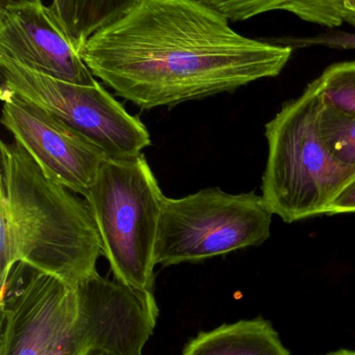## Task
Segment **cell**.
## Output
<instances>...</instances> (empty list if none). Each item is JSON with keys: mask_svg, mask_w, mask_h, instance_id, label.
<instances>
[{"mask_svg": "<svg viewBox=\"0 0 355 355\" xmlns=\"http://www.w3.org/2000/svg\"><path fill=\"white\" fill-rule=\"evenodd\" d=\"M1 124L50 179L85 196L108 156L58 116L1 87Z\"/></svg>", "mask_w": 355, "mask_h": 355, "instance_id": "cell-9", "label": "cell"}, {"mask_svg": "<svg viewBox=\"0 0 355 355\" xmlns=\"http://www.w3.org/2000/svg\"><path fill=\"white\" fill-rule=\"evenodd\" d=\"M165 198L143 153L106 158L85 196L115 279L141 291L154 292Z\"/></svg>", "mask_w": 355, "mask_h": 355, "instance_id": "cell-4", "label": "cell"}, {"mask_svg": "<svg viewBox=\"0 0 355 355\" xmlns=\"http://www.w3.org/2000/svg\"><path fill=\"white\" fill-rule=\"evenodd\" d=\"M92 355H104V354H92Z\"/></svg>", "mask_w": 355, "mask_h": 355, "instance_id": "cell-21", "label": "cell"}, {"mask_svg": "<svg viewBox=\"0 0 355 355\" xmlns=\"http://www.w3.org/2000/svg\"><path fill=\"white\" fill-rule=\"evenodd\" d=\"M273 213L256 192L233 194L204 188L165 198L156 238V265L198 263L250 246L271 236Z\"/></svg>", "mask_w": 355, "mask_h": 355, "instance_id": "cell-5", "label": "cell"}, {"mask_svg": "<svg viewBox=\"0 0 355 355\" xmlns=\"http://www.w3.org/2000/svg\"><path fill=\"white\" fill-rule=\"evenodd\" d=\"M227 20L245 21L265 12L285 10L302 20L336 28L347 20L343 0H198Z\"/></svg>", "mask_w": 355, "mask_h": 355, "instance_id": "cell-12", "label": "cell"}, {"mask_svg": "<svg viewBox=\"0 0 355 355\" xmlns=\"http://www.w3.org/2000/svg\"><path fill=\"white\" fill-rule=\"evenodd\" d=\"M142 0H53L51 8L79 50L98 31L110 26Z\"/></svg>", "mask_w": 355, "mask_h": 355, "instance_id": "cell-13", "label": "cell"}, {"mask_svg": "<svg viewBox=\"0 0 355 355\" xmlns=\"http://www.w3.org/2000/svg\"><path fill=\"white\" fill-rule=\"evenodd\" d=\"M343 6L348 15L346 22L352 25L355 22V0H343Z\"/></svg>", "mask_w": 355, "mask_h": 355, "instance_id": "cell-18", "label": "cell"}, {"mask_svg": "<svg viewBox=\"0 0 355 355\" xmlns=\"http://www.w3.org/2000/svg\"><path fill=\"white\" fill-rule=\"evenodd\" d=\"M319 132L325 147L336 159L355 168L354 116L322 101L319 114Z\"/></svg>", "mask_w": 355, "mask_h": 355, "instance_id": "cell-14", "label": "cell"}, {"mask_svg": "<svg viewBox=\"0 0 355 355\" xmlns=\"http://www.w3.org/2000/svg\"><path fill=\"white\" fill-rule=\"evenodd\" d=\"M348 213H355V178L338 196L329 211V215Z\"/></svg>", "mask_w": 355, "mask_h": 355, "instance_id": "cell-17", "label": "cell"}, {"mask_svg": "<svg viewBox=\"0 0 355 355\" xmlns=\"http://www.w3.org/2000/svg\"><path fill=\"white\" fill-rule=\"evenodd\" d=\"M79 313L49 355H142L158 310L154 292L141 291L98 272L74 287Z\"/></svg>", "mask_w": 355, "mask_h": 355, "instance_id": "cell-7", "label": "cell"}, {"mask_svg": "<svg viewBox=\"0 0 355 355\" xmlns=\"http://www.w3.org/2000/svg\"><path fill=\"white\" fill-rule=\"evenodd\" d=\"M181 355H291L272 323L262 317L201 331Z\"/></svg>", "mask_w": 355, "mask_h": 355, "instance_id": "cell-11", "label": "cell"}, {"mask_svg": "<svg viewBox=\"0 0 355 355\" xmlns=\"http://www.w3.org/2000/svg\"><path fill=\"white\" fill-rule=\"evenodd\" d=\"M271 43L294 49L304 48L327 47L329 49L355 50V31H333L318 33L308 37H277L265 39Z\"/></svg>", "mask_w": 355, "mask_h": 355, "instance_id": "cell-16", "label": "cell"}, {"mask_svg": "<svg viewBox=\"0 0 355 355\" xmlns=\"http://www.w3.org/2000/svg\"><path fill=\"white\" fill-rule=\"evenodd\" d=\"M0 74L1 87L45 108L108 157L139 155L151 145L139 116L129 114L98 81L92 85L66 83L1 56Z\"/></svg>", "mask_w": 355, "mask_h": 355, "instance_id": "cell-6", "label": "cell"}, {"mask_svg": "<svg viewBox=\"0 0 355 355\" xmlns=\"http://www.w3.org/2000/svg\"><path fill=\"white\" fill-rule=\"evenodd\" d=\"M315 81L324 103L355 116V62L333 64Z\"/></svg>", "mask_w": 355, "mask_h": 355, "instance_id": "cell-15", "label": "cell"}, {"mask_svg": "<svg viewBox=\"0 0 355 355\" xmlns=\"http://www.w3.org/2000/svg\"><path fill=\"white\" fill-rule=\"evenodd\" d=\"M0 355H49L79 313L75 289L25 262L1 282Z\"/></svg>", "mask_w": 355, "mask_h": 355, "instance_id": "cell-8", "label": "cell"}, {"mask_svg": "<svg viewBox=\"0 0 355 355\" xmlns=\"http://www.w3.org/2000/svg\"><path fill=\"white\" fill-rule=\"evenodd\" d=\"M33 1V0H0V4L12 3V2Z\"/></svg>", "mask_w": 355, "mask_h": 355, "instance_id": "cell-20", "label": "cell"}, {"mask_svg": "<svg viewBox=\"0 0 355 355\" xmlns=\"http://www.w3.org/2000/svg\"><path fill=\"white\" fill-rule=\"evenodd\" d=\"M352 25H354V28H355V22L352 23Z\"/></svg>", "mask_w": 355, "mask_h": 355, "instance_id": "cell-22", "label": "cell"}, {"mask_svg": "<svg viewBox=\"0 0 355 355\" xmlns=\"http://www.w3.org/2000/svg\"><path fill=\"white\" fill-rule=\"evenodd\" d=\"M292 51L240 35L198 0H142L79 55L117 96L149 110L279 76Z\"/></svg>", "mask_w": 355, "mask_h": 355, "instance_id": "cell-1", "label": "cell"}, {"mask_svg": "<svg viewBox=\"0 0 355 355\" xmlns=\"http://www.w3.org/2000/svg\"><path fill=\"white\" fill-rule=\"evenodd\" d=\"M321 105L314 80L265 127L268 157L261 196L273 215L287 223L329 214L355 178V168L336 159L321 139Z\"/></svg>", "mask_w": 355, "mask_h": 355, "instance_id": "cell-3", "label": "cell"}, {"mask_svg": "<svg viewBox=\"0 0 355 355\" xmlns=\"http://www.w3.org/2000/svg\"><path fill=\"white\" fill-rule=\"evenodd\" d=\"M50 179L20 144H0V283L25 262L74 288L96 270L101 238L87 200Z\"/></svg>", "mask_w": 355, "mask_h": 355, "instance_id": "cell-2", "label": "cell"}, {"mask_svg": "<svg viewBox=\"0 0 355 355\" xmlns=\"http://www.w3.org/2000/svg\"><path fill=\"white\" fill-rule=\"evenodd\" d=\"M0 56L66 83H97L53 8L42 0L0 4Z\"/></svg>", "mask_w": 355, "mask_h": 355, "instance_id": "cell-10", "label": "cell"}, {"mask_svg": "<svg viewBox=\"0 0 355 355\" xmlns=\"http://www.w3.org/2000/svg\"><path fill=\"white\" fill-rule=\"evenodd\" d=\"M325 355H355V350L343 348V349H339L337 352H331V354Z\"/></svg>", "mask_w": 355, "mask_h": 355, "instance_id": "cell-19", "label": "cell"}]
</instances>
